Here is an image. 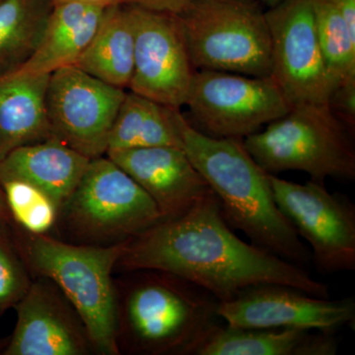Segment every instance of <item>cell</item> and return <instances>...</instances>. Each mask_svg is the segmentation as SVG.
<instances>
[{
  "instance_id": "obj_1",
  "label": "cell",
  "mask_w": 355,
  "mask_h": 355,
  "mask_svg": "<svg viewBox=\"0 0 355 355\" xmlns=\"http://www.w3.org/2000/svg\"><path fill=\"white\" fill-rule=\"evenodd\" d=\"M140 268L174 273L229 301L247 287L286 284L329 298L326 284L301 266L242 241L222 216L214 191L183 216L161 219L125 244L114 275Z\"/></svg>"
},
{
  "instance_id": "obj_2",
  "label": "cell",
  "mask_w": 355,
  "mask_h": 355,
  "mask_svg": "<svg viewBox=\"0 0 355 355\" xmlns=\"http://www.w3.org/2000/svg\"><path fill=\"white\" fill-rule=\"evenodd\" d=\"M114 277L119 355H196L218 324L220 301L189 280L153 268Z\"/></svg>"
},
{
  "instance_id": "obj_3",
  "label": "cell",
  "mask_w": 355,
  "mask_h": 355,
  "mask_svg": "<svg viewBox=\"0 0 355 355\" xmlns=\"http://www.w3.org/2000/svg\"><path fill=\"white\" fill-rule=\"evenodd\" d=\"M177 121L184 151L216 196L228 225L284 260L309 263V250L275 202L270 174L248 153L243 139L209 137L180 111Z\"/></svg>"
},
{
  "instance_id": "obj_4",
  "label": "cell",
  "mask_w": 355,
  "mask_h": 355,
  "mask_svg": "<svg viewBox=\"0 0 355 355\" xmlns=\"http://www.w3.org/2000/svg\"><path fill=\"white\" fill-rule=\"evenodd\" d=\"M11 235L34 277L57 284L78 311L98 355H119L114 342V268L125 244L109 247L72 244L34 234L12 220Z\"/></svg>"
},
{
  "instance_id": "obj_5",
  "label": "cell",
  "mask_w": 355,
  "mask_h": 355,
  "mask_svg": "<svg viewBox=\"0 0 355 355\" xmlns=\"http://www.w3.org/2000/svg\"><path fill=\"white\" fill-rule=\"evenodd\" d=\"M161 220L156 203L108 156L91 159L58 211L53 237L72 244H123Z\"/></svg>"
},
{
  "instance_id": "obj_6",
  "label": "cell",
  "mask_w": 355,
  "mask_h": 355,
  "mask_svg": "<svg viewBox=\"0 0 355 355\" xmlns=\"http://www.w3.org/2000/svg\"><path fill=\"white\" fill-rule=\"evenodd\" d=\"M354 135L328 104H304L292 107L243 144L268 174L305 172L311 181L324 184L328 178L355 179Z\"/></svg>"
},
{
  "instance_id": "obj_7",
  "label": "cell",
  "mask_w": 355,
  "mask_h": 355,
  "mask_svg": "<svg viewBox=\"0 0 355 355\" xmlns=\"http://www.w3.org/2000/svg\"><path fill=\"white\" fill-rule=\"evenodd\" d=\"M175 16L196 70L270 76V29L258 2L191 0Z\"/></svg>"
},
{
  "instance_id": "obj_8",
  "label": "cell",
  "mask_w": 355,
  "mask_h": 355,
  "mask_svg": "<svg viewBox=\"0 0 355 355\" xmlns=\"http://www.w3.org/2000/svg\"><path fill=\"white\" fill-rule=\"evenodd\" d=\"M184 106L197 128L209 137L241 139L282 118L292 107L268 77L196 70Z\"/></svg>"
},
{
  "instance_id": "obj_9",
  "label": "cell",
  "mask_w": 355,
  "mask_h": 355,
  "mask_svg": "<svg viewBox=\"0 0 355 355\" xmlns=\"http://www.w3.org/2000/svg\"><path fill=\"white\" fill-rule=\"evenodd\" d=\"M275 202L299 237L311 247L318 272L331 275L355 270V205L324 184L293 183L270 174Z\"/></svg>"
},
{
  "instance_id": "obj_10",
  "label": "cell",
  "mask_w": 355,
  "mask_h": 355,
  "mask_svg": "<svg viewBox=\"0 0 355 355\" xmlns=\"http://www.w3.org/2000/svg\"><path fill=\"white\" fill-rule=\"evenodd\" d=\"M125 90L104 83L73 65L49 77L46 109L51 139L89 159L108 151L109 135Z\"/></svg>"
},
{
  "instance_id": "obj_11",
  "label": "cell",
  "mask_w": 355,
  "mask_h": 355,
  "mask_svg": "<svg viewBox=\"0 0 355 355\" xmlns=\"http://www.w3.org/2000/svg\"><path fill=\"white\" fill-rule=\"evenodd\" d=\"M272 44L270 78L291 107L328 104L331 83L311 0H284L266 11Z\"/></svg>"
},
{
  "instance_id": "obj_12",
  "label": "cell",
  "mask_w": 355,
  "mask_h": 355,
  "mask_svg": "<svg viewBox=\"0 0 355 355\" xmlns=\"http://www.w3.org/2000/svg\"><path fill=\"white\" fill-rule=\"evenodd\" d=\"M218 315L236 328L336 331L354 328L355 300L352 296L331 300L286 284H261L220 302Z\"/></svg>"
},
{
  "instance_id": "obj_13",
  "label": "cell",
  "mask_w": 355,
  "mask_h": 355,
  "mask_svg": "<svg viewBox=\"0 0 355 355\" xmlns=\"http://www.w3.org/2000/svg\"><path fill=\"white\" fill-rule=\"evenodd\" d=\"M135 64L128 89L172 108L184 106L196 69L176 16L130 6Z\"/></svg>"
},
{
  "instance_id": "obj_14",
  "label": "cell",
  "mask_w": 355,
  "mask_h": 355,
  "mask_svg": "<svg viewBox=\"0 0 355 355\" xmlns=\"http://www.w3.org/2000/svg\"><path fill=\"white\" fill-rule=\"evenodd\" d=\"M14 309L17 321L2 355L97 354L78 311L51 279L34 277Z\"/></svg>"
},
{
  "instance_id": "obj_15",
  "label": "cell",
  "mask_w": 355,
  "mask_h": 355,
  "mask_svg": "<svg viewBox=\"0 0 355 355\" xmlns=\"http://www.w3.org/2000/svg\"><path fill=\"white\" fill-rule=\"evenodd\" d=\"M106 155L148 193L161 219L183 216L212 191L181 147L123 149Z\"/></svg>"
},
{
  "instance_id": "obj_16",
  "label": "cell",
  "mask_w": 355,
  "mask_h": 355,
  "mask_svg": "<svg viewBox=\"0 0 355 355\" xmlns=\"http://www.w3.org/2000/svg\"><path fill=\"white\" fill-rule=\"evenodd\" d=\"M90 160L58 140H44L15 149L2 159L0 182L19 180L32 184L46 193L60 211Z\"/></svg>"
},
{
  "instance_id": "obj_17",
  "label": "cell",
  "mask_w": 355,
  "mask_h": 355,
  "mask_svg": "<svg viewBox=\"0 0 355 355\" xmlns=\"http://www.w3.org/2000/svg\"><path fill=\"white\" fill-rule=\"evenodd\" d=\"M50 74L0 76V161L20 147L51 139L46 109Z\"/></svg>"
},
{
  "instance_id": "obj_18",
  "label": "cell",
  "mask_w": 355,
  "mask_h": 355,
  "mask_svg": "<svg viewBox=\"0 0 355 355\" xmlns=\"http://www.w3.org/2000/svg\"><path fill=\"white\" fill-rule=\"evenodd\" d=\"M336 331L218 324L196 355H335Z\"/></svg>"
},
{
  "instance_id": "obj_19",
  "label": "cell",
  "mask_w": 355,
  "mask_h": 355,
  "mask_svg": "<svg viewBox=\"0 0 355 355\" xmlns=\"http://www.w3.org/2000/svg\"><path fill=\"white\" fill-rule=\"evenodd\" d=\"M105 8L83 2H55L38 49L17 71L51 74L73 65L94 37Z\"/></svg>"
},
{
  "instance_id": "obj_20",
  "label": "cell",
  "mask_w": 355,
  "mask_h": 355,
  "mask_svg": "<svg viewBox=\"0 0 355 355\" xmlns=\"http://www.w3.org/2000/svg\"><path fill=\"white\" fill-rule=\"evenodd\" d=\"M135 64V31L130 8H105L101 23L73 67L114 87L128 89Z\"/></svg>"
},
{
  "instance_id": "obj_21",
  "label": "cell",
  "mask_w": 355,
  "mask_h": 355,
  "mask_svg": "<svg viewBox=\"0 0 355 355\" xmlns=\"http://www.w3.org/2000/svg\"><path fill=\"white\" fill-rule=\"evenodd\" d=\"M179 111L125 91L110 132L108 151L155 146L183 148L177 121Z\"/></svg>"
},
{
  "instance_id": "obj_22",
  "label": "cell",
  "mask_w": 355,
  "mask_h": 355,
  "mask_svg": "<svg viewBox=\"0 0 355 355\" xmlns=\"http://www.w3.org/2000/svg\"><path fill=\"white\" fill-rule=\"evenodd\" d=\"M53 6V0H0V76L29 62Z\"/></svg>"
},
{
  "instance_id": "obj_23",
  "label": "cell",
  "mask_w": 355,
  "mask_h": 355,
  "mask_svg": "<svg viewBox=\"0 0 355 355\" xmlns=\"http://www.w3.org/2000/svg\"><path fill=\"white\" fill-rule=\"evenodd\" d=\"M318 40L331 83V90L355 79V34L333 0H311Z\"/></svg>"
},
{
  "instance_id": "obj_24",
  "label": "cell",
  "mask_w": 355,
  "mask_h": 355,
  "mask_svg": "<svg viewBox=\"0 0 355 355\" xmlns=\"http://www.w3.org/2000/svg\"><path fill=\"white\" fill-rule=\"evenodd\" d=\"M0 186L11 220L34 234H53L58 209L46 193L19 180H6L0 182Z\"/></svg>"
},
{
  "instance_id": "obj_25",
  "label": "cell",
  "mask_w": 355,
  "mask_h": 355,
  "mask_svg": "<svg viewBox=\"0 0 355 355\" xmlns=\"http://www.w3.org/2000/svg\"><path fill=\"white\" fill-rule=\"evenodd\" d=\"M33 280L13 241L8 221L0 219V318L24 298Z\"/></svg>"
},
{
  "instance_id": "obj_26",
  "label": "cell",
  "mask_w": 355,
  "mask_h": 355,
  "mask_svg": "<svg viewBox=\"0 0 355 355\" xmlns=\"http://www.w3.org/2000/svg\"><path fill=\"white\" fill-rule=\"evenodd\" d=\"M328 106L331 113L354 132L355 79L336 86L329 96Z\"/></svg>"
},
{
  "instance_id": "obj_27",
  "label": "cell",
  "mask_w": 355,
  "mask_h": 355,
  "mask_svg": "<svg viewBox=\"0 0 355 355\" xmlns=\"http://www.w3.org/2000/svg\"><path fill=\"white\" fill-rule=\"evenodd\" d=\"M191 0H121V4L177 15Z\"/></svg>"
},
{
  "instance_id": "obj_28",
  "label": "cell",
  "mask_w": 355,
  "mask_h": 355,
  "mask_svg": "<svg viewBox=\"0 0 355 355\" xmlns=\"http://www.w3.org/2000/svg\"><path fill=\"white\" fill-rule=\"evenodd\" d=\"M55 2H62V1H77V2H83V3L92 4V6H114V4H121V0H53Z\"/></svg>"
},
{
  "instance_id": "obj_29",
  "label": "cell",
  "mask_w": 355,
  "mask_h": 355,
  "mask_svg": "<svg viewBox=\"0 0 355 355\" xmlns=\"http://www.w3.org/2000/svg\"><path fill=\"white\" fill-rule=\"evenodd\" d=\"M0 219H4L6 221L11 220L10 212H9L8 207H7L6 197H4L1 186H0Z\"/></svg>"
},
{
  "instance_id": "obj_30",
  "label": "cell",
  "mask_w": 355,
  "mask_h": 355,
  "mask_svg": "<svg viewBox=\"0 0 355 355\" xmlns=\"http://www.w3.org/2000/svg\"><path fill=\"white\" fill-rule=\"evenodd\" d=\"M253 1L258 2V3L266 4L268 7H273L279 4L280 2L284 1V0H253Z\"/></svg>"
},
{
  "instance_id": "obj_31",
  "label": "cell",
  "mask_w": 355,
  "mask_h": 355,
  "mask_svg": "<svg viewBox=\"0 0 355 355\" xmlns=\"http://www.w3.org/2000/svg\"><path fill=\"white\" fill-rule=\"evenodd\" d=\"M9 336L6 338H0V355H2L4 349H6L7 343H8Z\"/></svg>"
}]
</instances>
